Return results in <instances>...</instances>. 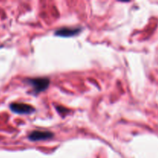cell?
<instances>
[{
  "instance_id": "cell-1",
  "label": "cell",
  "mask_w": 158,
  "mask_h": 158,
  "mask_svg": "<svg viewBox=\"0 0 158 158\" xmlns=\"http://www.w3.org/2000/svg\"><path fill=\"white\" fill-rule=\"evenodd\" d=\"M28 82L33 88V90L35 94H39L46 90L49 85V80L47 78L30 79Z\"/></svg>"
},
{
  "instance_id": "cell-2",
  "label": "cell",
  "mask_w": 158,
  "mask_h": 158,
  "mask_svg": "<svg viewBox=\"0 0 158 158\" xmlns=\"http://www.w3.org/2000/svg\"><path fill=\"white\" fill-rule=\"evenodd\" d=\"M11 110L18 114H30L35 112L33 106L24 103H12L10 106Z\"/></svg>"
},
{
  "instance_id": "cell-3",
  "label": "cell",
  "mask_w": 158,
  "mask_h": 158,
  "mask_svg": "<svg viewBox=\"0 0 158 158\" xmlns=\"http://www.w3.org/2000/svg\"><path fill=\"white\" fill-rule=\"evenodd\" d=\"M53 134L50 131H34L29 134V138L32 141H40L46 140L53 137Z\"/></svg>"
},
{
  "instance_id": "cell-4",
  "label": "cell",
  "mask_w": 158,
  "mask_h": 158,
  "mask_svg": "<svg viewBox=\"0 0 158 158\" xmlns=\"http://www.w3.org/2000/svg\"><path fill=\"white\" fill-rule=\"evenodd\" d=\"M80 32V28H62V29H58L56 32V35H60L63 37H69L77 35L79 32Z\"/></svg>"
}]
</instances>
